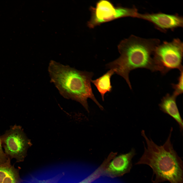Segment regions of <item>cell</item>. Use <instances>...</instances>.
I'll return each mask as SVG.
<instances>
[{"mask_svg": "<svg viewBox=\"0 0 183 183\" xmlns=\"http://www.w3.org/2000/svg\"><path fill=\"white\" fill-rule=\"evenodd\" d=\"M173 128L169 136L162 145L159 146L148 139L145 131L141 132L145 139L144 153L136 165L145 164L153 171L152 183L168 181L170 183H183V162L174 149L171 139Z\"/></svg>", "mask_w": 183, "mask_h": 183, "instance_id": "1", "label": "cell"}, {"mask_svg": "<svg viewBox=\"0 0 183 183\" xmlns=\"http://www.w3.org/2000/svg\"><path fill=\"white\" fill-rule=\"evenodd\" d=\"M160 43L156 38H146L132 35L122 40L118 46L120 54L117 59L106 65L125 80L130 89L129 74L132 70L143 68L158 71L154 58L156 47Z\"/></svg>", "mask_w": 183, "mask_h": 183, "instance_id": "2", "label": "cell"}, {"mask_svg": "<svg viewBox=\"0 0 183 183\" xmlns=\"http://www.w3.org/2000/svg\"><path fill=\"white\" fill-rule=\"evenodd\" d=\"M48 69L50 81L64 98L79 102L88 112V98L103 109L93 93L91 85L93 72L79 70L53 60L50 62Z\"/></svg>", "mask_w": 183, "mask_h": 183, "instance_id": "3", "label": "cell"}, {"mask_svg": "<svg viewBox=\"0 0 183 183\" xmlns=\"http://www.w3.org/2000/svg\"><path fill=\"white\" fill-rule=\"evenodd\" d=\"M183 43L179 38L160 43L155 51L154 58L158 71L162 74L171 70H183Z\"/></svg>", "mask_w": 183, "mask_h": 183, "instance_id": "4", "label": "cell"}, {"mask_svg": "<svg viewBox=\"0 0 183 183\" xmlns=\"http://www.w3.org/2000/svg\"><path fill=\"white\" fill-rule=\"evenodd\" d=\"M91 17L87 22L90 28L116 19L125 17L136 18L138 12L134 6L131 8L119 6L115 7L110 1L101 0L96 3L95 7L90 8Z\"/></svg>", "mask_w": 183, "mask_h": 183, "instance_id": "5", "label": "cell"}, {"mask_svg": "<svg viewBox=\"0 0 183 183\" xmlns=\"http://www.w3.org/2000/svg\"><path fill=\"white\" fill-rule=\"evenodd\" d=\"M0 139L6 155L18 162L24 160L28 149L32 145L22 129L17 125L0 136Z\"/></svg>", "mask_w": 183, "mask_h": 183, "instance_id": "6", "label": "cell"}, {"mask_svg": "<svg viewBox=\"0 0 183 183\" xmlns=\"http://www.w3.org/2000/svg\"><path fill=\"white\" fill-rule=\"evenodd\" d=\"M148 21L158 30L165 32L173 30L183 26V17L179 14H169L162 12L138 14L136 18Z\"/></svg>", "mask_w": 183, "mask_h": 183, "instance_id": "7", "label": "cell"}, {"mask_svg": "<svg viewBox=\"0 0 183 183\" xmlns=\"http://www.w3.org/2000/svg\"><path fill=\"white\" fill-rule=\"evenodd\" d=\"M135 155L134 149L132 148L126 154L116 156L105 169L102 175L114 178L129 173L132 167V159Z\"/></svg>", "mask_w": 183, "mask_h": 183, "instance_id": "8", "label": "cell"}, {"mask_svg": "<svg viewBox=\"0 0 183 183\" xmlns=\"http://www.w3.org/2000/svg\"><path fill=\"white\" fill-rule=\"evenodd\" d=\"M177 97L173 94H167L163 97L159 105L160 109L173 117L178 123L180 131L183 130V121L176 103Z\"/></svg>", "mask_w": 183, "mask_h": 183, "instance_id": "9", "label": "cell"}, {"mask_svg": "<svg viewBox=\"0 0 183 183\" xmlns=\"http://www.w3.org/2000/svg\"><path fill=\"white\" fill-rule=\"evenodd\" d=\"M20 180L18 170L10 161L0 166V183H19Z\"/></svg>", "mask_w": 183, "mask_h": 183, "instance_id": "10", "label": "cell"}, {"mask_svg": "<svg viewBox=\"0 0 183 183\" xmlns=\"http://www.w3.org/2000/svg\"><path fill=\"white\" fill-rule=\"evenodd\" d=\"M114 73V70L110 69L101 77L91 81V82L94 84L100 94L103 101L104 100L105 94L111 92L112 90L111 79Z\"/></svg>", "mask_w": 183, "mask_h": 183, "instance_id": "11", "label": "cell"}, {"mask_svg": "<svg viewBox=\"0 0 183 183\" xmlns=\"http://www.w3.org/2000/svg\"><path fill=\"white\" fill-rule=\"evenodd\" d=\"M65 174L64 172L60 173L50 178L44 180H39L33 175L28 177L21 179L19 183H58Z\"/></svg>", "mask_w": 183, "mask_h": 183, "instance_id": "12", "label": "cell"}, {"mask_svg": "<svg viewBox=\"0 0 183 183\" xmlns=\"http://www.w3.org/2000/svg\"><path fill=\"white\" fill-rule=\"evenodd\" d=\"M104 166L101 164L94 172L87 177L78 183H91L102 176Z\"/></svg>", "mask_w": 183, "mask_h": 183, "instance_id": "13", "label": "cell"}, {"mask_svg": "<svg viewBox=\"0 0 183 183\" xmlns=\"http://www.w3.org/2000/svg\"><path fill=\"white\" fill-rule=\"evenodd\" d=\"M179 76L178 79V81L176 84H172V87L174 90L173 94L177 97L182 94L183 92V70L180 71Z\"/></svg>", "mask_w": 183, "mask_h": 183, "instance_id": "14", "label": "cell"}, {"mask_svg": "<svg viewBox=\"0 0 183 183\" xmlns=\"http://www.w3.org/2000/svg\"><path fill=\"white\" fill-rule=\"evenodd\" d=\"M2 147L0 139V166L10 161V158L4 152Z\"/></svg>", "mask_w": 183, "mask_h": 183, "instance_id": "15", "label": "cell"}]
</instances>
